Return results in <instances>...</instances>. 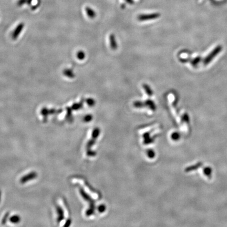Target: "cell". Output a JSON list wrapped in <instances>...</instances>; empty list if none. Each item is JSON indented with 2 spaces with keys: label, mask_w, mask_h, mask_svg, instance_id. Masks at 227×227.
I'll use <instances>...</instances> for the list:
<instances>
[{
  "label": "cell",
  "mask_w": 227,
  "mask_h": 227,
  "mask_svg": "<svg viewBox=\"0 0 227 227\" xmlns=\"http://www.w3.org/2000/svg\"><path fill=\"white\" fill-rule=\"evenodd\" d=\"M37 176V174L35 172H32L30 174H28V175L23 177L21 179V182L24 184L28 181V180L33 179L34 178H35Z\"/></svg>",
  "instance_id": "7a4b0ae2"
},
{
  "label": "cell",
  "mask_w": 227,
  "mask_h": 227,
  "mask_svg": "<svg viewBox=\"0 0 227 227\" xmlns=\"http://www.w3.org/2000/svg\"><path fill=\"white\" fill-rule=\"evenodd\" d=\"M20 221V218L19 216H14L10 218V221L13 224H17Z\"/></svg>",
  "instance_id": "ba28073f"
},
{
  "label": "cell",
  "mask_w": 227,
  "mask_h": 227,
  "mask_svg": "<svg viewBox=\"0 0 227 227\" xmlns=\"http://www.w3.org/2000/svg\"><path fill=\"white\" fill-rule=\"evenodd\" d=\"M160 14L158 13H153L150 14H142L138 17V19L140 21L146 20H154L159 17Z\"/></svg>",
  "instance_id": "6da1fadb"
},
{
  "label": "cell",
  "mask_w": 227,
  "mask_h": 227,
  "mask_svg": "<svg viewBox=\"0 0 227 227\" xmlns=\"http://www.w3.org/2000/svg\"><path fill=\"white\" fill-rule=\"evenodd\" d=\"M27 2H28V0H18L17 4L18 6H21L25 4L26 3H27Z\"/></svg>",
  "instance_id": "8fae6325"
},
{
  "label": "cell",
  "mask_w": 227,
  "mask_h": 227,
  "mask_svg": "<svg viewBox=\"0 0 227 227\" xmlns=\"http://www.w3.org/2000/svg\"><path fill=\"white\" fill-rule=\"evenodd\" d=\"M144 105L145 103H144L143 102L140 101H136L134 103V106L136 107H142L144 106Z\"/></svg>",
  "instance_id": "9c48e42d"
},
{
  "label": "cell",
  "mask_w": 227,
  "mask_h": 227,
  "mask_svg": "<svg viewBox=\"0 0 227 227\" xmlns=\"http://www.w3.org/2000/svg\"><path fill=\"white\" fill-rule=\"evenodd\" d=\"M1 191H0V200H1Z\"/></svg>",
  "instance_id": "9a60e30c"
},
{
  "label": "cell",
  "mask_w": 227,
  "mask_h": 227,
  "mask_svg": "<svg viewBox=\"0 0 227 227\" xmlns=\"http://www.w3.org/2000/svg\"><path fill=\"white\" fill-rule=\"evenodd\" d=\"M57 210V212L59 213V215L58 221H61L62 219L64 218V212L63 211L62 208L60 207H58Z\"/></svg>",
  "instance_id": "52a82bcc"
},
{
  "label": "cell",
  "mask_w": 227,
  "mask_h": 227,
  "mask_svg": "<svg viewBox=\"0 0 227 227\" xmlns=\"http://www.w3.org/2000/svg\"><path fill=\"white\" fill-rule=\"evenodd\" d=\"M85 8H86L85 10L86 12L87 15L90 17V18H92V19L94 18L96 15L95 12H94V11L90 7H86Z\"/></svg>",
  "instance_id": "5b68a950"
},
{
  "label": "cell",
  "mask_w": 227,
  "mask_h": 227,
  "mask_svg": "<svg viewBox=\"0 0 227 227\" xmlns=\"http://www.w3.org/2000/svg\"><path fill=\"white\" fill-rule=\"evenodd\" d=\"M92 119V116H91V115H88L86 116L85 117V119H85V121H90Z\"/></svg>",
  "instance_id": "4fadbf2b"
},
{
  "label": "cell",
  "mask_w": 227,
  "mask_h": 227,
  "mask_svg": "<svg viewBox=\"0 0 227 227\" xmlns=\"http://www.w3.org/2000/svg\"><path fill=\"white\" fill-rule=\"evenodd\" d=\"M77 57H78V58H79V59L82 60V59H83L85 58V54L84 52H83V51H80V52H79L78 54H77Z\"/></svg>",
  "instance_id": "30bf717a"
},
{
  "label": "cell",
  "mask_w": 227,
  "mask_h": 227,
  "mask_svg": "<svg viewBox=\"0 0 227 227\" xmlns=\"http://www.w3.org/2000/svg\"><path fill=\"white\" fill-rule=\"evenodd\" d=\"M110 46L111 48L113 50H115L117 48V44L116 40L115 35L114 34H111L109 37Z\"/></svg>",
  "instance_id": "3957f363"
},
{
  "label": "cell",
  "mask_w": 227,
  "mask_h": 227,
  "mask_svg": "<svg viewBox=\"0 0 227 227\" xmlns=\"http://www.w3.org/2000/svg\"><path fill=\"white\" fill-rule=\"evenodd\" d=\"M87 103L88 105H90V106H94V104L95 103V101H94L93 99L89 98V99H88L87 100Z\"/></svg>",
  "instance_id": "7c38bea8"
},
{
  "label": "cell",
  "mask_w": 227,
  "mask_h": 227,
  "mask_svg": "<svg viewBox=\"0 0 227 227\" xmlns=\"http://www.w3.org/2000/svg\"><path fill=\"white\" fill-rule=\"evenodd\" d=\"M143 87L144 88V90H145V92L146 94L149 96H151L153 95V91L151 89L150 87L149 86L148 84H144L143 85Z\"/></svg>",
  "instance_id": "277c9868"
},
{
  "label": "cell",
  "mask_w": 227,
  "mask_h": 227,
  "mask_svg": "<svg viewBox=\"0 0 227 227\" xmlns=\"http://www.w3.org/2000/svg\"><path fill=\"white\" fill-rule=\"evenodd\" d=\"M145 105L148 106L150 109L155 110L156 108V107L155 106V104L154 102L151 100L150 99H148L145 102Z\"/></svg>",
  "instance_id": "8992f818"
},
{
  "label": "cell",
  "mask_w": 227,
  "mask_h": 227,
  "mask_svg": "<svg viewBox=\"0 0 227 227\" xmlns=\"http://www.w3.org/2000/svg\"><path fill=\"white\" fill-rule=\"evenodd\" d=\"M70 224V220H68V221H67V222H66V224L65 225V226H68Z\"/></svg>",
  "instance_id": "5bb4252c"
}]
</instances>
